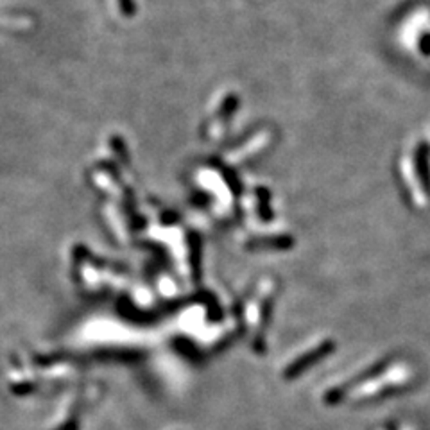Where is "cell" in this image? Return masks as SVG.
Segmentation results:
<instances>
[{
	"label": "cell",
	"instance_id": "cell-1",
	"mask_svg": "<svg viewBox=\"0 0 430 430\" xmlns=\"http://www.w3.org/2000/svg\"><path fill=\"white\" fill-rule=\"evenodd\" d=\"M239 108V97L237 95H226V99L222 101V104L219 106L217 115H215V119H213V122L210 124V137H213V139H217V137H221L222 133L226 131V127L232 124L233 119V113H235V110Z\"/></svg>",
	"mask_w": 430,
	"mask_h": 430
},
{
	"label": "cell",
	"instance_id": "cell-2",
	"mask_svg": "<svg viewBox=\"0 0 430 430\" xmlns=\"http://www.w3.org/2000/svg\"><path fill=\"white\" fill-rule=\"evenodd\" d=\"M117 6H119V11L122 13V16L131 18L137 11V6H134V0H117Z\"/></svg>",
	"mask_w": 430,
	"mask_h": 430
}]
</instances>
